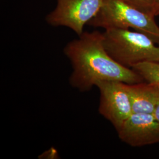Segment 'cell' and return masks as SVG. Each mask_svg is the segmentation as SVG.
Here are the masks:
<instances>
[{"mask_svg": "<svg viewBox=\"0 0 159 159\" xmlns=\"http://www.w3.org/2000/svg\"><path fill=\"white\" fill-rule=\"evenodd\" d=\"M64 54L72 66L69 82L81 92L90 90L99 82L118 81L127 84L144 81L132 68L114 60L103 43L102 33L85 31L65 46Z\"/></svg>", "mask_w": 159, "mask_h": 159, "instance_id": "6da1fadb", "label": "cell"}, {"mask_svg": "<svg viewBox=\"0 0 159 159\" xmlns=\"http://www.w3.org/2000/svg\"><path fill=\"white\" fill-rule=\"evenodd\" d=\"M102 33L107 52L125 67L143 62L159 63V45L148 35L120 29H107Z\"/></svg>", "mask_w": 159, "mask_h": 159, "instance_id": "7a4b0ae2", "label": "cell"}, {"mask_svg": "<svg viewBox=\"0 0 159 159\" xmlns=\"http://www.w3.org/2000/svg\"><path fill=\"white\" fill-rule=\"evenodd\" d=\"M154 18L124 0H104L96 17L87 25L104 30L133 29L148 35L159 45V26Z\"/></svg>", "mask_w": 159, "mask_h": 159, "instance_id": "3957f363", "label": "cell"}, {"mask_svg": "<svg viewBox=\"0 0 159 159\" xmlns=\"http://www.w3.org/2000/svg\"><path fill=\"white\" fill-rule=\"evenodd\" d=\"M104 0H57V6L46 17L52 27H65L78 36L85 25L96 17Z\"/></svg>", "mask_w": 159, "mask_h": 159, "instance_id": "277c9868", "label": "cell"}, {"mask_svg": "<svg viewBox=\"0 0 159 159\" xmlns=\"http://www.w3.org/2000/svg\"><path fill=\"white\" fill-rule=\"evenodd\" d=\"M100 91L98 111L117 130L133 113L127 84L104 81L97 84Z\"/></svg>", "mask_w": 159, "mask_h": 159, "instance_id": "5b68a950", "label": "cell"}, {"mask_svg": "<svg viewBox=\"0 0 159 159\" xmlns=\"http://www.w3.org/2000/svg\"><path fill=\"white\" fill-rule=\"evenodd\" d=\"M116 130L120 139L132 147L159 143V123L152 114L133 113Z\"/></svg>", "mask_w": 159, "mask_h": 159, "instance_id": "8992f818", "label": "cell"}, {"mask_svg": "<svg viewBox=\"0 0 159 159\" xmlns=\"http://www.w3.org/2000/svg\"><path fill=\"white\" fill-rule=\"evenodd\" d=\"M133 113L153 114L159 100V85L143 81L127 84Z\"/></svg>", "mask_w": 159, "mask_h": 159, "instance_id": "52a82bcc", "label": "cell"}, {"mask_svg": "<svg viewBox=\"0 0 159 159\" xmlns=\"http://www.w3.org/2000/svg\"><path fill=\"white\" fill-rule=\"evenodd\" d=\"M131 68L145 81L159 85V63L143 62L134 65Z\"/></svg>", "mask_w": 159, "mask_h": 159, "instance_id": "ba28073f", "label": "cell"}, {"mask_svg": "<svg viewBox=\"0 0 159 159\" xmlns=\"http://www.w3.org/2000/svg\"><path fill=\"white\" fill-rule=\"evenodd\" d=\"M137 8L154 15V8L156 0H124Z\"/></svg>", "mask_w": 159, "mask_h": 159, "instance_id": "9c48e42d", "label": "cell"}, {"mask_svg": "<svg viewBox=\"0 0 159 159\" xmlns=\"http://www.w3.org/2000/svg\"><path fill=\"white\" fill-rule=\"evenodd\" d=\"M154 117V118L159 123V100L157 103L156 105L153 113L152 114Z\"/></svg>", "mask_w": 159, "mask_h": 159, "instance_id": "30bf717a", "label": "cell"}, {"mask_svg": "<svg viewBox=\"0 0 159 159\" xmlns=\"http://www.w3.org/2000/svg\"><path fill=\"white\" fill-rule=\"evenodd\" d=\"M153 12L155 17L159 16V0H156Z\"/></svg>", "mask_w": 159, "mask_h": 159, "instance_id": "8fae6325", "label": "cell"}]
</instances>
